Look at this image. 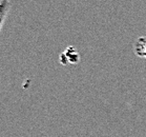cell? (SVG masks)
<instances>
[{
    "label": "cell",
    "instance_id": "6da1fadb",
    "mask_svg": "<svg viewBox=\"0 0 146 137\" xmlns=\"http://www.w3.org/2000/svg\"><path fill=\"white\" fill-rule=\"evenodd\" d=\"M60 62L63 65H66L67 63L78 64L80 62L79 52L77 51L76 47H66L63 53L60 55Z\"/></svg>",
    "mask_w": 146,
    "mask_h": 137
},
{
    "label": "cell",
    "instance_id": "7a4b0ae2",
    "mask_svg": "<svg viewBox=\"0 0 146 137\" xmlns=\"http://www.w3.org/2000/svg\"><path fill=\"white\" fill-rule=\"evenodd\" d=\"M133 52L138 57L146 58V36H141L133 43Z\"/></svg>",
    "mask_w": 146,
    "mask_h": 137
},
{
    "label": "cell",
    "instance_id": "3957f363",
    "mask_svg": "<svg viewBox=\"0 0 146 137\" xmlns=\"http://www.w3.org/2000/svg\"><path fill=\"white\" fill-rule=\"evenodd\" d=\"M11 9V2L10 0H0V18H1V22H0V29L2 30L4 25V21L5 18L9 15Z\"/></svg>",
    "mask_w": 146,
    "mask_h": 137
}]
</instances>
